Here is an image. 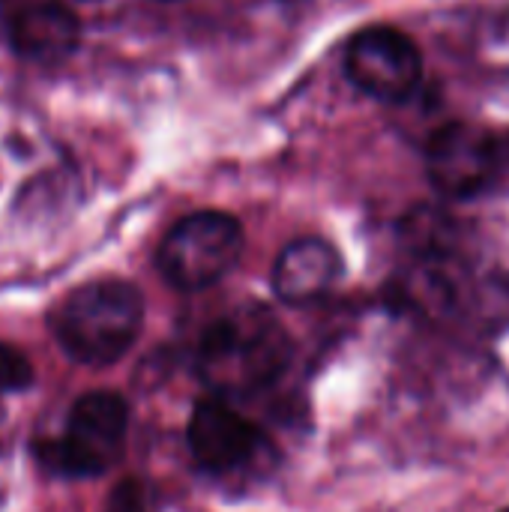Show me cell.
Wrapping results in <instances>:
<instances>
[{
	"label": "cell",
	"instance_id": "14",
	"mask_svg": "<svg viewBox=\"0 0 509 512\" xmlns=\"http://www.w3.org/2000/svg\"><path fill=\"white\" fill-rule=\"evenodd\" d=\"M501 141H504V156H507V168H509V129L501 132Z\"/></svg>",
	"mask_w": 509,
	"mask_h": 512
},
{
	"label": "cell",
	"instance_id": "10",
	"mask_svg": "<svg viewBox=\"0 0 509 512\" xmlns=\"http://www.w3.org/2000/svg\"><path fill=\"white\" fill-rule=\"evenodd\" d=\"M345 273V261L330 240L300 237L273 264V291L282 303L309 306L324 300Z\"/></svg>",
	"mask_w": 509,
	"mask_h": 512
},
{
	"label": "cell",
	"instance_id": "4",
	"mask_svg": "<svg viewBox=\"0 0 509 512\" xmlns=\"http://www.w3.org/2000/svg\"><path fill=\"white\" fill-rule=\"evenodd\" d=\"M423 159L426 177L444 201H477L509 180L501 132L468 120L438 126L423 147Z\"/></svg>",
	"mask_w": 509,
	"mask_h": 512
},
{
	"label": "cell",
	"instance_id": "6",
	"mask_svg": "<svg viewBox=\"0 0 509 512\" xmlns=\"http://www.w3.org/2000/svg\"><path fill=\"white\" fill-rule=\"evenodd\" d=\"M243 252V228L234 216L201 210L180 219L159 246V270L180 291H201L225 279Z\"/></svg>",
	"mask_w": 509,
	"mask_h": 512
},
{
	"label": "cell",
	"instance_id": "1",
	"mask_svg": "<svg viewBox=\"0 0 509 512\" xmlns=\"http://www.w3.org/2000/svg\"><path fill=\"white\" fill-rule=\"evenodd\" d=\"M384 306L441 333L498 342L509 333V273L480 267L474 252L405 258L384 285Z\"/></svg>",
	"mask_w": 509,
	"mask_h": 512
},
{
	"label": "cell",
	"instance_id": "9",
	"mask_svg": "<svg viewBox=\"0 0 509 512\" xmlns=\"http://www.w3.org/2000/svg\"><path fill=\"white\" fill-rule=\"evenodd\" d=\"M0 18L15 54L60 63L75 54L81 21L63 0H0Z\"/></svg>",
	"mask_w": 509,
	"mask_h": 512
},
{
	"label": "cell",
	"instance_id": "2",
	"mask_svg": "<svg viewBox=\"0 0 509 512\" xmlns=\"http://www.w3.org/2000/svg\"><path fill=\"white\" fill-rule=\"evenodd\" d=\"M291 336L261 303H243L216 318L198 345L195 369L216 399L255 396L291 366Z\"/></svg>",
	"mask_w": 509,
	"mask_h": 512
},
{
	"label": "cell",
	"instance_id": "7",
	"mask_svg": "<svg viewBox=\"0 0 509 512\" xmlns=\"http://www.w3.org/2000/svg\"><path fill=\"white\" fill-rule=\"evenodd\" d=\"M345 75L366 96L402 105L420 90L423 54L405 30L372 24L351 36L345 48Z\"/></svg>",
	"mask_w": 509,
	"mask_h": 512
},
{
	"label": "cell",
	"instance_id": "11",
	"mask_svg": "<svg viewBox=\"0 0 509 512\" xmlns=\"http://www.w3.org/2000/svg\"><path fill=\"white\" fill-rule=\"evenodd\" d=\"M405 258H444L471 252V231L462 219L438 204L411 207L396 225Z\"/></svg>",
	"mask_w": 509,
	"mask_h": 512
},
{
	"label": "cell",
	"instance_id": "15",
	"mask_svg": "<svg viewBox=\"0 0 509 512\" xmlns=\"http://www.w3.org/2000/svg\"><path fill=\"white\" fill-rule=\"evenodd\" d=\"M501 512H509V507H504V510H501Z\"/></svg>",
	"mask_w": 509,
	"mask_h": 512
},
{
	"label": "cell",
	"instance_id": "13",
	"mask_svg": "<svg viewBox=\"0 0 509 512\" xmlns=\"http://www.w3.org/2000/svg\"><path fill=\"white\" fill-rule=\"evenodd\" d=\"M105 512H147V498L144 489L135 480H126L114 489V495L108 498Z\"/></svg>",
	"mask_w": 509,
	"mask_h": 512
},
{
	"label": "cell",
	"instance_id": "8",
	"mask_svg": "<svg viewBox=\"0 0 509 512\" xmlns=\"http://www.w3.org/2000/svg\"><path fill=\"white\" fill-rule=\"evenodd\" d=\"M186 444L195 465L213 477L240 474L270 450L264 432L225 399H204L195 405L186 426Z\"/></svg>",
	"mask_w": 509,
	"mask_h": 512
},
{
	"label": "cell",
	"instance_id": "3",
	"mask_svg": "<svg viewBox=\"0 0 509 512\" xmlns=\"http://www.w3.org/2000/svg\"><path fill=\"white\" fill-rule=\"evenodd\" d=\"M144 300L132 282L96 279L75 288L51 315L63 354L81 366L117 363L141 333Z\"/></svg>",
	"mask_w": 509,
	"mask_h": 512
},
{
	"label": "cell",
	"instance_id": "5",
	"mask_svg": "<svg viewBox=\"0 0 509 512\" xmlns=\"http://www.w3.org/2000/svg\"><path fill=\"white\" fill-rule=\"evenodd\" d=\"M129 405L108 390L84 393L63 426V435L48 444L45 462L63 477H99L111 471L126 447Z\"/></svg>",
	"mask_w": 509,
	"mask_h": 512
},
{
	"label": "cell",
	"instance_id": "12",
	"mask_svg": "<svg viewBox=\"0 0 509 512\" xmlns=\"http://www.w3.org/2000/svg\"><path fill=\"white\" fill-rule=\"evenodd\" d=\"M33 384L30 360L12 345L0 342V393H18Z\"/></svg>",
	"mask_w": 509,
	"mask_h": 512
}]
</instances>
